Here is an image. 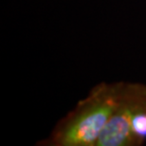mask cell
<instances>
[{"label": "cell", "mask_w": 146, "mask_h": 146, "mask_svg": "<svg viewBox=\"0 0 146 146\" xmlns=\"http://www.w3.org/2000/svg\"><path fill=\"white\" fill-rule=\"evenodd\" d=\"M132 133L137 139L143 144L146 139V111L134 117L132 121Z\"/></svg>", "instance_id": "obj_3"}, {"label": "cell", "mask_w": 146, "mask_h": 146, "mask_svg": "<svg viewBox=\"0 0 146 146\" xmlns=\"http://www.w3.org/2000/svg\"><path fill=\"white\" fill-rule=\"evenodd\" d=\"M146 111V86L125 83L119 104L99 137L96 146H139L132 133V121Z\"/></svg>", "instance_id": "obj_2"}, {"label": "cell", "mask_w": 146, "mask_h": 146, "mask_svg": "<svg viewBox=\"0 0 146 146\" xmlns=\"http://www.w3.org/2000/svg\"><path fill=\"white\" fill-rule=\"evenodd\" d=\"M125 83H100L56 124L43 146H96L118 106Z\"/></svg>", "instance_id": "obj_1"}]
</instances>
